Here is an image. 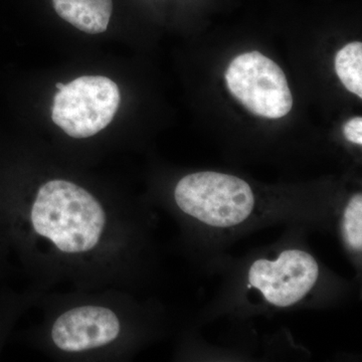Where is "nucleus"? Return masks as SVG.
I'll list each match as a JSON object with an SVG mask.
<instances>
[{
	"label": "nucleus",
	"instance_id": "obj_1",
	"mask_svg": "<svg viewBox=\"0 0 362 362\" xmlns=\"http://www.w3.org/2000/svg\"><path fill=\"white\" fill-rule=\"evenodd\" d=\"M32 221L35 232L62 252H81L96 246L106 218L101 204L84 188L52 180L37 192Z\"/></svg>",
	"mask_w": 362,
	"mask_h": 362
},
{
	"label": "nucleus",
	"instance_id": "obj_2",
	"mask_svg": "<svg viewBox=\"0 0 362 362\" xmlns=\"http://www.w3.org/2000/svg\"><path fill=\"white\" fill-rule=\"evenodd\" d=\"M175 199L183 213L214 230L239 228L254 220L262 207L247 181L216 171H201L181 178Z\"/></svg>",
	"mask_w": 362,
	"mask_h": 362
},
{
	"label": "nucleus",
	"instance_id": "obj_3",
	"mask_svg": "<svg viewBox=\"0 0 362 362\" xmlns=\"http://www.w3.org/2000/svg\"><path fill=\"white\" fill-rule=\"evenodd\" d=\"M120 100L118 86L111 78L83 76L54 95L52 119L71 137H90L112 122Z\"/></svg>",
	"mask_w": 362,
	"mask_h": 362
},
{
	"label": "nucleus",
	"instance_id": "obj_4",
	"mask_svg": "<svg viewBox=\"0 0 362 362\" xmlns=\"http://www.w3.org/2000/svg\"><path fill=\"white\" fill-rule=\"evenodd\" d=\"M225 78L230 94L255 115L279 119L291 111L292 93L284 71L261 52L233 59Z\"/></svg>",
	"mask_w": 362,
	"mask_h": 362
},
{
	"label": "nucleus",
	"instance_id": "obj_5",
	"mask_svg": "<svg viewBox=\"0 0 362 362\" xmlns=\"http://www.w3.org/2000/svg\"><path fill=\"white\" fill-rule=\"evenodd\" d=\"M316 259L301 249H286L275 259L252 262L247 284L259 292L267 303L278 308L294 306L308 296L318 282Z\"/></svg>",
	"mask_w": 362,
	"mask_h": 362
},
{
	"label": "nucleus",
	"instance_id": "obj_6",
	"mask_svg": "<svg viewBox=\"0 0 362 362\" xmlns=\"http://www.w3.org/2000/svg\"><path fill=\"white\" fill-rule=\"evenodd\" d=\"M120 323L115 314L103 307L85 306L59 317L52 337L57 346L66 351H82L103 346L115 340Z\"/></svg>",
	"mask_w": 362,
	"mask_h": 362
},
{
	"label": "nucleus",
	"instance_id": "obj_7",
	"mask_svg": "<svg viewBox=\"0 0 362 362\" xmlns=\"http://www.w3.org/2000/svg\"><path fill=\"white\" fill-rule=\"evenodd\" d=\"M52 6L64 21L89 35L104 33L113 11L112 0H52Z\"/></svg>",
	"mask_w": 362,
	"mask_h": 362
},
{
	"label": "nucleus",
	"instance_id": "obj_8",
	"mask_svg": "<svg viewBox=\"0 0 362 362\" xmlns=\"http://www.w3.org/2000/svg\"><path fill=\"white\" fill-rule=\"evenodd\" d=\"M335 71L349 92L362 98V44L349 42L335 57Z\"/></svg>",
	"mask_w": 362,
	"mask_h": 362
},
{
	"label": "nucleus",
	"instance_id": "obj_9",
	"mask_svg": "<svg viewBox=\"0 0 362 362\" xmlns=\"http://www.w3.org/2000/svg\"><path fill=\"white\" fill-rule=\"evenodd\" d=\"M342 239L351 254L361 256L362 251V195H352L342 209Z\"/></svg>",
	"mask_w": 362,
	"mask_h": 362
},
{
	"label": "nucleus",
	"instance_id": "obj_10",
	"mask_svg": "<svg viewBox=\"0 0 362 362\" xmlns=\"http://www.w3.org/2000/svg\"><path fill=\"white\" fill-rule=\"evenodd\" d=\"M343 135L346 138L347 141L354 144L362 145V118L354 117L350 119L343 126Z\"/></svg>",
	"mask_w": 362,
	"mask_h": 362
},
{
	"label": "nucleus",
	"instance_id": "obj_11",
	"mask_svg": "<svg viewBox=\"0 0 362 362\" xmlns=\"http://www.w3.org/2000/svg\"><path fill=\"white\" fill-rule=\"evenodd\" d=\"M64 86H65V84H63V83H57L56 84V87L58 88V89H62V88L64 87Z\"/></svg>",
	"mask_w": 362,
	"mask_h": 362
}]
</instances>
